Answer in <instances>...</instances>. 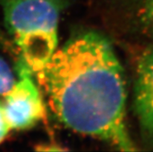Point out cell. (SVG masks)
Wrapping results in <instances>:
<instances>
[{"label": "cell", "instance_id": "cell-4", "mask_svg": "<svg viewBox=\"0 0 153 152\" xmlns=\"http://www.w3.org/2000/svg\"><path fill=\"white\" fill-rule=\"evenodd\" d=\"M134 106L144 136L153 144V50L145 51L137 62Z\"/></svg>", "mask_w": 153, "mask_h": 152}, {"label": "cell", "instance_id": "cell-5", "mask_svg": "<svg viewBox=\"0 0 153 152\" xmlns=\"http://www.w3.org/2000/svg\"><path fill=\"white\" fill-rule=\"evenodd\" d=\"M17 79L7 62L0 57V95L5 96L14 86Z\"/></svg>", "mask_w": 153, "mask_h": 152}, {"label": "cell", "instance_id": "cell-7", "mask_svg": "<svg viewBox=\"0 0 153 152\" xmlns=\"http://www.w3.org/2000/svg\"><path fill=\"white\" fill-rule=\"evenodd\" d=\"M10 130H11V128H10L8 123L6 119V116L4 115L2 105L0 104V144L7 139V136Z\"/></svg>", "mask_w": 153, "mask_h": 152}, {"label": "cell", "instance_id": "cell-2", "mask_svg": "<svg viewBox=\"0 0 153 152\" xmlns=\"http://www.w3.org/2000/svg\"><path fill=\"white\" fill-rule=\"evenodd\" d=\"M7 29L22 61L37 73L58 49L62 0H1Z\"/></svg>", "mask_w": 153, "mask_h": 152}, {"label": "cell", "instance_id": "cell-6", "mask_svg": "<svg viewBox=\"0 0 153 152\" xmlns=\"http://www.w3.org/2000/svg\"><path fill=\"white\" fill-rule=\"evenodd\" d=\"M141 15L145 25L153 32V0H143Z\"/></svg>", "mask_w": 153, "mask_h": 152}, {"label": "cell", "instance_id": "cell-3", "mask_svg": "<svg viewBox=\"0 0 153 152\" xmlns=\"http://www.w3.org/2000/svg\"><path fill=\"white\" fill-rule=\"evenodd\" d=\"M33 72L23 61L18 65V79L1 104L8 125L14 130L32 128L44 118L45 105L32 77Z\"/></svg>", "mask_w": 153, "mask_h": 152}, {"label": "cell", "instance_id": "cell-1", "mask_svg": "<svg viewBox=\"0 0 153 152\" xmlns=\"http://www.w3.org/2000/svg\"><path fill=\"white\" fill-rule=\"evenodd\" d=\"M59 121L122 151L136 149L126 125V82L109 41L87 31L72 37L35 73Z\"/></svg>", "mask_w": 153, "mask_h": 152}]
</instances>
